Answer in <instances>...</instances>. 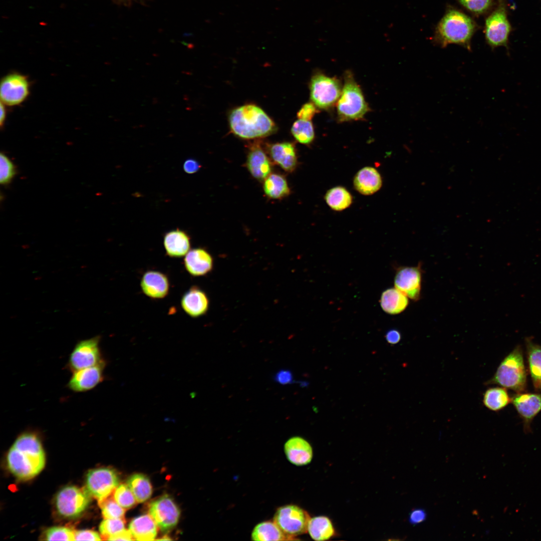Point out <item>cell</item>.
Wrapping results in <instances>:
<instances>
[{"mask_svg":"<svg viewBox=\"0 0 541 541\" xmlns=\"http://www.w3.org/2000/svg\"><path fill=\"white\" fill-rule=\"evenodd\" d=\"M7 463L10 472L20 480H28L39 474L46 463L39 435L34 431L20 434L8 451Z\"/></svg>","mask_w":541,"mask_h":541,"instance_id":"1","label":"cell"},{"mask_svg":"<svg viewBox=\"0 0 541 541\" xmlns=\"http://www.w3.org/2000/svg\"><path fill=\"white\" fill-rule=\"evenodd\" d=\"M228 122L231 132L243 139L265 137L277 130L275 122L263 110L252 104L232 109L229 114Z\"/></svg>","mask_w":541,"mask_h":541,"instance_id":"2","label":"cell"},{"mask_svg":"<svg viewBox=\"0 0 541 541\" xmlns=\"http://www.w3.org/2000/svg\"><path fill=\"white\" fill-rule=\"evenodd\" d=\"M476 29V24L470 17L450 9L437 26L434 41L442 48L456 44L470 51L471 38Z\"/></svg>","mask_w":541,"mask_h":541,"instance_id":"3","label":"cell"},{"mask_svg":"<svg viewBox=\"0 0 541 541\" xmlns=\"http://www.w3.org/2000/svg\"><path fill=\"white\" fill-rule=\"evenodd\" d=\"M523 351L515 347L502 360L494 374L485 384L498 385L516 393L524 392L527 388V373Z\"/></svg>","mask_w":541,"mask_h":541,"instance_id":"4","label":"cell"},{"mask_svg":"<svg viewBox=\"0 0 541 541\" xmlns=\"http://www.w3.org/2000/svg\"><path fill=\"white\" fill-rule=\"evenodd\" d=\"M337 111L340 122L362 119L369 111L363 92L350 71L346 72L344 84L337 102Z\"/></svg>","mask_w":541,"mask_h":541,"instance_id":"5","label":"cell"},{"mask_svg":"<svg viewBox=\"0 0 541 541\" xmlns=\"http://www.w3.org/2000/svg\"><path fill=\"white\" fill-rule=\"evenodd\" d=\"M340 80L317 72L310 83V99L317 108L327 109L338 102L342 90Z\"/></svg>","mask_w":541,"mask_h":541,"instance_id":"6","label":"cell"},{"mask_svg":"<svg viewBox=\"0 0 541 541\" xmlns=\"http://www.w3.org/2000/svg\"><path fill=\"white\" fill-rule=\"evenodd\" d=\"M311 518L309 513L295 504H287L276 510L273 521L283 532L294 540L296 536L307 532Z\"/></svg>","mask_w":541,"mask_h":541,"instance_id":"7","label":"cell"},{"mask_svg":"<svg viewBox=\"0 0 541 541\" xmlns=\"http://www.w3.org/2000/svg\"><path fill=\"white\" fill-rule=\"evenodd\" d=\"M100 340L98 335L78 341L69 355L66 369L73 373L105 361L100 347Z\"/></svg>","mask_w":541,"mask_h":541,"instance_id":"8","label":"cell"},{"mask_svg":"<svg viewBox=\"0 0 541 541\" xmlns=\"http://www.w3.org/2000/svg\"><path fill=\"white\" fill-rule=\"evenodd\" d=\"M90 496L86 489L74 485L65 486L56 495L57 511L64 517L76 518L88 507L91 501Z\"/></svg>","mask_w":541,"mask_h":541,"instance_id":"9","label":"cell"},{"mask_svg":"<svg viewBox=\"0 0 541 541\" xmlns=\"http://www.w3.org/2000/svg\"><path fill=\"white\" fill-rule=\"evenodd\" d=\"M119 483V476L115 470L102 467L90 470L86 477V489L98 501L114 492Z\"/></svg>","mask_w":541,"mask_h":541,"instance_id":"10","label":"cell"},{"mask_svg":"<svg viewBox=\"0 0 541 541\" xmlns=\"http://www.w3.org/2000/svg\"><path fill=\"white\" fill-rule=\"evenodd\" d=\"M510 30L505 8L500 3L485 21V36L487 44L492 49L507 47Z\"/></svg>","mask_w":541,"mask_h":541,"instance_id":"11","label":"cell"},{"mask_svg":"<svg viewBox=\"0 0 541 541\" xmlns=\"http://www.w3.org/2000/svg\"><path fill=\"white\" fill-rule=\"evenodd\" d=\"M149 513L161 530L168 531L177 524L180 511L173 498L164 494L150 503Z\"/></svg>","mask_w":541,"mask_h":541,"instance_id":"12","label":"cell"},{"mask_svg":"<svg viewBox=\"0 0 541 541\" xmlns=\"http://www.w3.org/2000/svg\"><path fill=\"white\" fill-rule=\"evenodd\" d=\"M27 78L19 73L9 74L2 79L0 87L1 102L13 106L24 101L29 94Z\"/></svg>","mask_w":541,"mask_h":541,"instance_id":"13","label":"cell"},{"mask_svg":"<svg viewBox=\"0 0 541 541\" xmlns=\"http://www.w3.org/2000/svg\"><path fill=\"white\" fill-rule=\"evenodd\" d=\"M106 365L104 361L97 365L73 372L67 384V388L77 393L93 389L104 381Z\"/></svg>","mask_w":541,"mask_h":541,"instance_id":"14","label":"cell"},{"mask_svg":"<svg viewBox=\"0 0 541 541\" xmlns=\"http://www.w3.org/2000/svg\"><path fill=\"white\" fill-rule=\"evenodd\" d=\"M511 403L522 420L524 432H531V423L541 411V393H518L511 397Z\"/></svg>","mask_w":541,"mask_h":541,"instance_id":"15","label":"cell"},{"mask_svg":"<svg viewBox=\"0 0 541 541\" xmlns=\"http://www.w3.org/2000/svg\"><path fill=\"white\" fill-rule=\"evenodd\" d=\"M422 272L418 266H405L400 268L394 278V285L407 297L414 301L420 298Z\"/></svg>","mask_w":541,"mask_h":541,"instance_id":"16","label":"cell"},{"mask_svg":"<svg viewBox=\"0 0 541 541\" xmlns=\"http://www.w3.org/2000/svg\"><path fill=\"white\" fill-rule=\"evenodd\" d=\"M246 165L251 175L258 180H264L272 170V164L266 152L257 143L249 148Z\"/></svg>","mask_w":541,"mask_h":541,"instance_id":"17","label":"cell"},{"mask_svg":"<svg viewBox=\"0 0 541 541\" xmlns=\"http://www.w3.org/2000/svg\"><path fill=\"white\" fill-rule=\"evenodd\" d=\"M284 452L288 460L299 466L309 464L313 457V449L311 444L300 436L289 438L284 444Z\"/></svg>","mask_w":541,"mask_h":541,"instance_id":"18","label":"cell"},{"mask_svg":"<svg viewBox=\"0 0 541 541\" xmlns=\"http://www.w3.org/2000/svg\"><path fill=\"white\" fill-rule=\"evenodd\" d=\"M140 286L146 296L151 299H160L168 295L170 284L165 274L151 270L143 274L141 279Z\"/></svg>","mask_w":541,"mask_h":541,"instance_id":"19","label":"cell"},{"mask_svg":"<svg viewBox=\"0 0 541 541\" xmlns=\"http://www.w3.org/2000/svg\"><path fill=\"white\" fill-rule=\"evenodd\" d=\"M184 267L193 277L205 276L210 272L213 266L211 255L205 249L195 248L190 250L185 255Z\"/></svg>","mask_w":541,"mask_h":541,"instance_id":"20","label":"cell"},{"mask_svg":"<svg viewBox=\"0 0 541 541\" xmlns=\"http://www.w3.org/2000/svg\"><path fill=\"white\" fill-rule=\"evenodd\" d=\"M268 152L274 163L288 172L294 171L298 164L297 151L295 145L290 142H282L271 144Z\"/></svg>","mask_w":541,"mask_h":541,"instance_id":"21","label":"cell"},{"mask_svg":"<svg viewBox=\"0 0 541 541\" xmlns=\"http://www.w3.org/2000/svg\"><path fill=\"white\" fill-rule=\"evenodd\" d=\"M181 306L188 316L197 318L207 312L209 300L203 291L196 286H192L182 296Z\"/></svg>","mask_w":541,"mask_h":541,"instance_id":"22","label":"cell"},{"mask_svg":"<svg viewBox=\"0 0 541 541\" xmlns=\"http://www.w3.org/2000/svg\"><path fill=\"white\" fill-rule=\"evenodd\" d=\"M356 190L362 194L368 195L378 191L382 186L381 175L374 167L367 166L360 169L353 180Z\"/></svg>","mask_w":541,"mask_h":541,"instance_id":"23","label":"cell"},{"mask_svg":"<svg viewBox=\"0 0 541 541\" xmlns=\"http://www.w3.org/2000/svg\"><path fill=\"white\" fill-rule=\"evenodd\" d=\"M167 254L171 257H181L190 250V239L188 235L179 229L167 232L163 239Z\"/></svg>","mask_w":541,"mask_h":541,"instance_id":"24","label":"cell"},{"mask_svg":"<svg viewBox=\"0 0 541 541\" xmlns=\"http://www.w3.org/2000/svg\"><path fill=\"white\" fill-rule=\"evenodd\" d=\"M157 526L150 514H142L132 519L129 530L134 540H152L157 534Z\"/></svg>","mask_w":541,"mask_h":541,"instance_id":"25","label":"cell"},{"mask_svg":"<svg viewBox=\"0 0 541 541\" xmlns=\"http://www.w3.org/2000/svg\"><path fill=\"white\" fill-rule=\"evenodd\" d=\"M528 370L534 389L541 391V346L529 338L525 339Z\"/></svg>","mask_w":541,"mask_h":541,"instance_id":"26","label":"cell"},{"mask_svg":"<svg viewBox=\"0 0 541 541\" xmlns=\"http://www.w3.org/2000/svg\"><path fill=\"white\" fill-rule=\"evenodd\" d=\"M407 297L396 288L385 290L381 297L380 304L386 313L391 315L399 314L408 305Z\"/></svg>","mask_w":541,"mask_h":541,"instance_id":"27","label":"cell"},{"mask_svg":"<svg viewBox=\"0 0 541 541\" xmlns=\"http://www.w3.org/2000/svg\"><path fill=\"white\" fill-rule=\"evenodd\" d=\"M307 531L310 537L317 541L328 540L336 535L335 529L331 520L325 515L311 517Z\"/></svg>","mask_w":541,"mask_h":541,"instance_id":"28","label":"cell"},{"mask_svg":"<svg viewBox=\"0 0 541 541\" xmlns=\"http://www.w3.org/2000/svg\"><path fill=\"white\" fill-rule=\"evenodd\" d=\"M251 539L256 541L294 540L285 534L273 520L257 524L251 532Z\"/></svg>","mask_w":541,"mask_h":541,"instance_id":"29","label":"cell"},{"mask_svg":"<svg viewBox=\"0 0 541 541\" xmlns=\"http://www.w3.org/2000/svg\"><path fill=\"white\" fill-rule=\"evenodd\" d=\"M263 188L265 194L271 199H282L290 193L286 178L277 173H271L264 180Z\"/></svg>","mask_w":541,"mask_h":541,"instance_id":"30","label":"cell"},{"mask_svg":"<svg viewBox=\"0 0 541 541\" xmlns=\"http://www.w3.org/2000/svg\"><path fill=\"white\" fill-rule=\"evenodd\" d=\"M482 402L484 406L489 410L497 412L511 403V397L505 388L490 387L483 393Z\"/></svg>","mask_w":541,"mask_h":541,"instance_id":"31","label":"cell"},{"mask_svg":"<svg viewBox=\"0 0 541 541\" xmlns=\"http://www.w3.org/2000/svg\"><path fill=\"white\" fill-rule=\"evenodd\" d=\"M127 484L132 491L137 501L142 503L149 499L152 487L149 478L142 473H135L129 476Z\"/></svg>","mask_w":541,"mask_h":541,"instance_id":"32","label":"cell"},{"mask_svg":"<svg viewBox=\"0 0 541 541\" xmlns=\"http://www.w3.org/2000/svg\"><path fill=\"white\" fill-rule=\"evenodd\" d=\"M325 200L332 209L341 211L351 205L353 198L347 189L338 186L331 188L327 192L325 195Z\"/></svg>","mask_w":541,"mask_h":541,"instance_id":"33","label":"cell"},{"mask_svg":"<svg viewBox=\"0 0 541 541\" xmlns=\"http://www.w3.org/2000/svg\"><path fill=\"white\" fill-rule=\"evenodd\" d=\"M291 131L295 139L302 144H311L315 138L314 128L311 121L299 119L293 123Z\"/></svg>","mask_w":541,"mask_h":541,"instance_id":"34","label":"cell"},{"mask_svg":"<svg viewBox=\"0 0 541 541\" xmlns=\"http://www.w3.org/2000/svg\"><path fill=\"white\" fill-rule=\"evenodd\" d=\"M110 496L99 501L103 517L105 518H123L125 509L115 500L113 497L112 498Z\"/></svg>","mask_w":541,"mask_h":541,"instance_id":"35","label":"cell"},{"mask_svg":"<svg viewBox=\"0 0 541 541\" xmlns=\"http://www.w3.org/2000/svg\"><path fill=\"white\" fill-rule=\"evenodd\" d=\"M113 498L125 509L132 507L137 502L129 487L125 484L118 485L113 492Z\"/></svg>","mask_w":541,"mask_h":541,"instance_id":"36","label":"cell"},{"mask_svg":"<svg viewBox=\"0 0 541 541\" xmlns=\"http://www.w3.org/2000/svg\"><path fill=\"white\" fill-rule=\"evenodd\" d=\"M45 539L47 540H75V531L65 526H53L48 528L44 533Z\"/></svg>","mask_w":541,"mask_h":541,"instance_id":"37","label":"cell"},{"mask_svg":"<svg viewBox=\"0 0 541 541\" xmlns=\"http://www.w3.org/2000/svg\"><path fill=\"white\" fill-rule=\"evenodd\" d=\"M125 525L123 518H105L100 524L99 531L107 539L110 536L125 529Z\"/></svg>","mask_w":541,"mask_h":541,"instance_id":"38","label":"cell"},{"mask_svg":"<svg viewBox=\"0 0 541 541\" xmlns=\"http://www.w3.org/2000/svg\"><path fill=\"white\" fill-rule=\"evenodd\" d=\"M0 182L2 185L9 184L16 174V168L13 162L4 153L0 155Z\"/></svg>","mask_w":541,"mask_h":541,"instance_id":"39","label":"cell"},{"mask_svg":"<svg viewBox=\"0 0 541 541\" xmlns=\"http://www.w3.org/2000/svg\"><path fill=\"white\" fill-rule=\"evenodd\" d=\"M468 11L475 15H481L487 11L492 0H457Z\"/></svg>","mask_w":541,"mask_h":541,"instance_id":"40","label":"cell"},{"mask_svg":"<svg viewBox=\"0 0 541 541\" xmlns=\"http://www.w3.org/2000/svg\"><path fill=\"white\" fill-rule=\"evenodd\" d=\"M317 112V107L311 102L304 104L297 113L300 119L311 121Z\"/></svg>","mask_w":541,"mask_h":541,"instance_id":"41","label":"cell"},{"mask_svg":"<svg viewBox=\"0 0 541 541\" xmlns=\"http://www.w3.org/2000/svg\"><path fill=\"white\" fill-rule=\"evenodd\" d=\"M100 535L94 530H79L75 531V540H101Z\"/></svg>","mask_w":541,"mask_h":541,"instance_id":"42","label":"cell"},{"mask_svg":"<svg viewBox=\"0 0 541 541\" xmlns=\"http://www.w3.org/2000/svg\"><path fill=\"white\" fill-rule=\"evenodd\" d=\"M274 380L281 385L291 384L294 382L292 372L288 369H282L274 375Z\"/></svg>","mask_w":541,"mask_h":541,"instance_id":"43","label":"cell"},{"mask_svg":"<svg viewBox=\"0 0 541 541\" xmlns=\"http://www.w3.org/2000/svg\"><path fill=\"white\" fill-rule=\"evenodd\" d=\"M426 517V512L424 509L415 508L409 513V521L412 524H417L424 521Z\"/></svg>","mask_w":541,"mask_h":541,"instance_id":"44","label":"cell"},{"mask_svg":"<svg viewBox=\"0 0 541 541\" xmlns=\"http://www.w3.org/2000/svg\"><path fill=\"white\" fill-rule=\"evenodd\" d=\"M134 538L129 530L124 529L108 537L107 540H132Z\"/></svg>","mask_w":541,"mask_h":541,"instance_id":"45","label":"cell"},{"mask_svg":"<svg viewBox=\"0 0 541 541\" xmlns=\"http://www.w3.org/2000/svg\"><path fill=\"white\" fill-rule=\"evenodd\" d=\"M200 168L199 162L193 159L186 160L183 164V169L185 172L188 174H192L197 172Z\"/></svg>","mask_w":541,"mask_h":541,"instance_id":"46","label":"cell"},{"mask_svg":"<svg viewBox=\"0 0 541 541\" xmlns=\"http://www.w3.org/2000/svg\"><path fill=\"white\" fill-rule=\"evenodd\" d=\"M401 338L400 333L397 330L392 329L388 331L385 335L387 342L391 345L398 343Z\"/></svg>","mask_w":541,"mask_h":541,"instance_id":"47","label":"cell"},{"mask_svg":"<svg viewBox=\"0 0 541 541\" xmlns=\"http://www.w3.org/2000/svg\"><path fill=\"white\" fill-rule=\"evenodd\" d=\"M3 104H4L1 102V117H0V122H1V126L3 125L4 122L5 121V120L6 116V109H5V108L4 107V105Z\"/></svg>","mask_w":541,"mask_h":541,"instance_id":"48","label":"cell"},{"mask_svg":"<svg viewBox=\"0 0 541 541\" xmlns=\"http://www.w3.org/2000/svg\"><path fill=\"white\" fill-rule=\"evenodd\" d=\"M158 540H171V538H170L169 537V536H168L165 535V536H163L162 538L158 539Z\"/></svg>","mask_w":541,"mask_h":541,"instance_id":"49","label":"cell"}]
</instances>
